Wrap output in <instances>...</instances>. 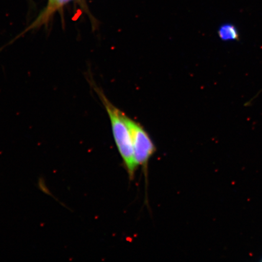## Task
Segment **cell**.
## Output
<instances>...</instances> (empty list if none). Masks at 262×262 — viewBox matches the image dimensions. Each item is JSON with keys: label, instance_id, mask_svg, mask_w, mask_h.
I'll return each mask as SVG.
<instances>
[{"label": "cell", "instance_id": "3957f363", "mask_svg": "<svg viewBox=\"0 0 262 262\" xmlns=\"http://www.w3.org/2000/svg\"><path fill=\"white\" fill-rule=\"evenodd\" d=\"M58 0H48L47 6H46L40 14L38 15L37 18L35 19L31 24L29 25L18 37L24 35L28 32L36 30L42 26L47 25L50 21L52 16L57 12L56 7Z\"/></svg>", "mask_w": 262, "mask_h": 262}, {"label": "cell", "instance_id": "7a4b0ae2", "mask_svg": "<svg viewBox=\"0 0 262 262\" xmlns=\"http://www.w3.org/2000/svg\"><path fill=\"white\" fill-rule=\"evenodd\" d=\"M122 117L128 127L132 139L134 158L137 166L147 169V165L156 152V147L143 127L122 112Z\"/></svg>", "mask_w": 262, "mask_h": 262}, {"label": "cell", "instance_id": "6da1fadb", "mask_svg": "<svg viewBox=\"0 0 262 262\" xmlns=\"http://www.w3.org/2000/svg\"><path fill=\"white\" fill-rule=\"evenodd\" d=\"M91 86L97 94L109 116L112 127L114 142L120 155L126 167L130 179L134 178L138 166L134 158L132 139L128 127L122 117V111L114 105L104 94V92L98 86L93 78L89 81Z\"/></svg>", "mask_w": 262, "mask_h": 262}, {"label": "cell", "instance_id": "8992f818", "mask_svg": "<svg viewBox=\"0 0 262 262\" xmlns=\"http://www.w3.org/2000/svg\"></svg>", "mask_w": 262, "mask_h": 262}, {"label": "cell", "instance_id": "277c9868", "mask_svg": "<svg viewBox=\"0 0 262 262\" xmlns=\"http://www.w3.org/2000/svg\"><path fill=\"white\" fill-rule=\"evenodd\" d=\"M218 35L219 38L224 41H238L240 38L236 26L231 24H226L220 26L218 30Z\"/></svg>", "mask_w": 262, "mask_h": 262}, {"label": "cell", "instance_id": "5b68a950", "mask_svg": "<svg viewBox=\"0 0 262 262\" xmlns=\"http://www.w3.org/2000/svg\"><path fill=\"white\" fill-rule=\"evenodd\" d=\"M72 1H73V0H58L56 7L57 12L60 11L65 5H67L69 3Z\"/></svg>", "mask_w": 262, "mask_h": 262}]
</instances>
